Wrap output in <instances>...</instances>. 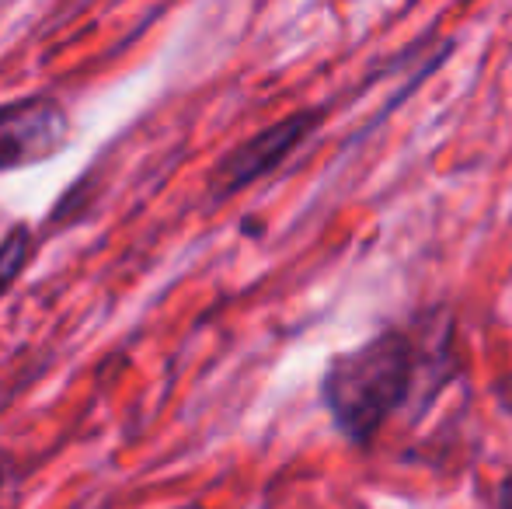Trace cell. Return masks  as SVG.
I'll list each match as a JSON object with an SVG mask.
<instances>
[{"instance_id": "obj_1", "label": "cell", "mask_w": 512, "mask_h": 509, "mask_svg": "<svg viewBox=\"0 0 512 509\" xmlns=\"http://www.w3.org/2000/svg\"><path fill=\"white\" fill-rule=\"evenodd\" d=\"M415 353L408 335L384 332L335 356L321 381L324 405L349 440L363 443L408 398Z\"/></svg>"}, {"instance_id": "obj_2", "label": "cell", "mask_w": 512, "mask_h": 509, "mask_svg": "<svg viewBox=\"0 0 512 509\" xmlns=\"http://www.w3.org/2000/svg\"><path fill=\"white\" fill-rule=\"evenodd\" d=\"M70 143V116L56 98L28 95L0 105V171L56 157Z\"/></svg>"}, {"instance_id": "obj_3", "label": "cell", "mask_w": 512, "mask_h": 509, "mask_svg": "<svg viewBox=\"0 0 512 509\" xmlns=\"http://www.w3.org/2000/svg\"><path fill=\"white\" fill-rule=\"evenodd\" d=\"M317 123H321V112H297V116L279 119V123L265 126L262 133L237 143V147L216 164L213 175H209V192H213V199L234 196V192L248 189L251 182L265 178L269 171H276L279 164L307 140L310 129Z\"/></svg>"}, {"instance_id": "obj_4", "label": "cell", "mask_w": 512, "mask_h": 509, "mask_svg": "<svg viewBox=\"0 0 512 509\" xmlns=\"http://www.w3.org/2000/svg\"><path fill=\"white\" fill-rule=\"evenodd\" d=\"M28 258H32V231H28V224H14L0 241V297L14 286Z\"/></svg>"}, {"instance_id": "obj_5", "label": "cell", "mask_w": 512, "mask_h": 509, "mask_svg": "<svg viewBox=\"0 0 512 509\" xmlns=\"http://www.w3.org/2000/svg\"><path fill=\"white\" fill-rule=\"evenodd\" d=\"M499 506L502 509H512V475L502 482V489H499Z\"/></svg>"}]
</instances>
